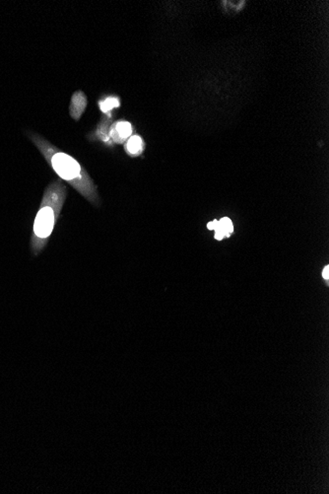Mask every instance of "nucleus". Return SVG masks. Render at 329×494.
I'll list each match as a JSON object with an SVG mask.
<instances>
[{
    "instance_id": "1",
    "label": "nucleus",
    "mask_w": 329,
    "mask_h": 494,
    "mask_svg": "<svg viewBox=\"0 0 329 494\" xmlns=\"http://www.w3.org/2000/svg\"><path fill=\"white\" fill-rule=\"evenodd\" d=\"M31 139L61 180L71 185L93 205H100L101 200L97 186L85 168L78 161L51 144L43 136L32 134Z\"/></svg>"
},
{
    "instance_id": "2",
    "label": "nucleus",
    "mask_w": 329,
    "mask_h": 494,
    "mask_svg": "<svg viewBox=\"0 0 329 494\" xmlns=\"http://www.w3.org/2000/svg\"><path fill=\"white\" fill-rule=\"evenodd\" d=\"M66 197L67 187L61 179L51 182L47 186L41 207L34 221L31 241V249L34 256L41 254L49 243V238L61 215Z\"/></svg>"
},
{
    "instance_id": "3",
    "label": "nucleus",
    "mask_w": 329,
    "mask_h": 494,
    "mask_svg": "<svg viewBox=\"0 0 329 494\" xmlns=\"http://www.w3.org/2000/svg\"><path fill=\"white\" fill-rule=\"evenodd\" d=\"M87 105H88V100L85 93L81 90L76 91L71 98L70 106H69V113L74 121L78 122L81 119L82 115L84 113L87 108Z\"/></svg>"
},
{
    "instance_id": "4",
    "label": "nucleus",
    "mask_w": 329,
    "mask_h": 494,
    "mask_svg": "<svg viewBox=\"0 0 329 494\" xmlns=\"http://www.w3.org/2000/svg\"><path fill=\"white\" fill-rule=\"evenodd\" d=\"M132 135V125L128 122L122 121L113 124L110 129V139L114 143H123Z\"/></svg>"
},
{
    "instance_id": "5",
    "label": "nucleus",
    "mask_w": 329,
    "mask_h": 494,
    "mask_svg": "<svg viewBox=\"0 0 329 494\" xmlns=\"http://www.w3.org/2000/svg\"><path fill=\"white\" fill-rule=\"evenodd\" d=\"M145 149V143L139 136H130L125 143V151L132 157L139 156Z\"/></svg>"
},
{
    "instance_id": "6",
    "label": "nucleus",
    "mask_w": 329,
    "mask_h": 494,
    "mask_svg": "<svg viewBox=\"0 0 329 494\" xmlns=\"http://www.w3.org/2000/svg\"><path fill=\"white\" fill-rule=\"evenodd\" d=\"M121 105L120 103V100L115 97H109L107 99L102 100L100 101L99 103V106H100V109L101 111H103L104 113H109L110 111H112L114 108H119Z\"/></svg>"
},
{
    "instance_id": "7",
    "label": "nucleus",
    "mask_w": 329,
    "mask_h": 494,
    "mask_svg": "<svg viewBox=\"0 0 329 494\" xmlns=\"http://www.w3.org/2000/svg\"><path fill=\"white\" fill-rule=\"evenodd\" d=\"M219 223L222 230H223L224 233H225V236H226V237H230L233 233V231H234V226H233L231 219L228 218V217H223V218L220 220Z\"/></svg>"
},
{
    "instance_id": "8",
    "label": "nucleus",
    "mask_w": 329,
    "mask_h": 494,
    "mask_svg": "<svg viewBox=\"0 0 329 494\" xmlns=\"http://www.w3.org/2000/svg\"><path fill=\"white\" fill-rule=\"evenodd\" d=\"M224 237H225V233H224V231L222 230L219 223V226L215 229V239H216V240H222Z\"/></svg>"
},
{
    "instance_id": "9",
    "label": "nucleus",
    "mask_w": 329,
    "mask_h": 494,
    "mask_svg": "<svg viewBox=\"0 0 329 494\" xmlns=\"http://www.w3.org/2000/svg\"><path fill=\"white\" fill-rule=\"evenodd\" d=\"M218 226H219L218 220H213V221H211L207 224V228L209 230H215Z\"/></svg>"
},
{
    "instance_id": "10",
    "label": "nucleus",
    "mask_w": 329,
    "mask_h": 494,
    "mask_svg": "<svg viewBox=\"0 0 329 494\" xmlns=\"http://www.w3.org/2000/svg\"><path fill=\"white\" fill-rule=\"evenodd\" d=\"M322 276H323V278H324V279H325V280H328V278H329V267H328V265H327V267H325V269H324V270H323V272H322Z\"/></svg>"
}]
</instances>
